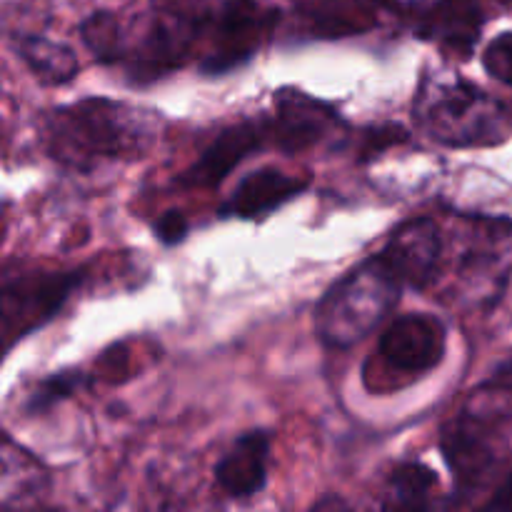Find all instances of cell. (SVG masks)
I'll return each mask as SVG.
<instances>
[{"mask_svg": "<svg viewBox=\"0 0 512 512\" xmlns=\"http://www.w3.org/2000/svg\"><path fill=\"white\" fill-rule=\"evenodd\" d=\"M160 115L123 100L83 98L40 120V143L63 168L90 173L108 163H130L153 148Z\"/></svg>", "mask_w": 512, "mask_h": 512, "instance_id": "6da1fadb", "label": "cell"}, {"mask_svg": "<svg viewBox=\"0 0 512 512\" xmlns=\"http://www.w3.org/2000/svg\"><path fill=\"white\" fill-rule=\"evenodd\" d=\"M418 128L445 148H493L508 140L512 113L505 103L450 70H428L415 93Z\"/></svg>", "mask_w": 512, "mask_h": 512, "instance_id": "7a4b0ae2", "label": "cell"}, {"mask_svg": "<svg viewBox=\"0 0 512 512\" xmlns=\"http://www.w3.org/2000/svg\"><path fill=\"white\" fill-rule=\"evenodd\" d=\"M405 285L390 273L380 255L355 265L315 308V330L333 350L353 348L368 338L403 298Z\"/></svg>", "mask_w": 512, "mask_h": 512, "instance_id": "3957f363", "label": "cell"}, {"mask_svg": "<svg viewBox=\"0 0 512 512\" xmlns=\"http://www.w3.org/2000/svg\"><path fill=\"white\" fill-rule=\"evenodd\" d=\"M85 280V270H30V273L5 275L0 293L3 313V348H15L23 338L48 325L63 310L70 295Z\"/></svg>", "mask_w": 512, "mask_h": 512, "instance_id": "277c9868", "label": "cell"}, {"mask_svg": "<svg viewBox=\"0 0 512 512\" xmlns=\"http://www.w3.org/2000/svg\"><path fill=\"white\" fill-rule=\"evenodd\" d=\"M498 440V413L465 408L443 428L440 448H443L445 463L453 470L455 505L473 498L493 478L500 463Z\"/></svg>", "mask_w": 512, "mask_h": 512, "instance_id": "5b68a950", "label": "cell"}, {"mask_svg": "<svg viewBox=\"0 0 512 512\" xmlns=\"http://www.w3.org/2000/svg\"><path fill=\"white\" fill-rule=\"evenodd\" d=\"M468 220L458 278L480 305H495L512 275V220L490 215H470Z\"/></svg>", "mask_w": 512, "mask_h": 512, "instance_id": "8992f818", "label": "cell"}, {"mask_svg": "<svg viewBox=\"0 0 512 512\" xmlns=\"http://www.w3.org/2000/svg\"><path fill=\"white\" fill-rule=\"evenodd\" d=\"M275 18V10L263 8L258 0H220L198 68L205 75H225L245 65L273 30Z\"/></svg>", "mask_w": 512, "mask_h": 512, "instance_id": "52a82bcc", "label": "cell"}, {"mask_svg": "<svg viewBox=\"0 0 512 512\" xmlns=\"http://www.w3.org/2000/svg\"><path fill=\"white\" fill-rule=\"evenodd\" d=\"M275 115L268 118L270 148L295 155L303 150L318 148L330 135L345 130L338 110L325 100L313 98L298 88H280L273 95Z\"/></svg>", "mask_w": 512, "mask_h": 512, "instance_id": "ba28073f", "label": "cell"}, {"mask_svg": "<svg viewBox=\"0 0 512 512\" xmlns=\"http://www.w3.org/2000/svg\"><path fill=\"white\" fill-rule=\"evenodd\" d=\"M445 325L438 315L408 313L400 315L380 338L375 358L385 368L403 375H423L438 368L445 355Z\"/></svg>", "mask_w": 512, "mask_h": 512, "instance_id": "9c48e42d", "label": "cell"}, {"mask_svg": "<svg viewBox=\"0 0 512 512\" xmlns=\"http://www.w3.org/2000/svg\"><path fill=\"white\" fill-rule=\"evenodd\" d=\"M378 255L405 288H430L438 280L443 260L438 223L433 218H413L398 225Z\"/></svg>", "mask_w": 512, "mask_h": 512, "instance_id": "30bf717a", "label": "cell"}, {"mask_svg": "<svg viewBox=\"0 0 512 512\" xmlns=\"http://www.w3.org/2000/svg\"><path fill=\"white\" fill-rule=\"evenodd\" d=\"M270 145L268 118L243 120L220 130L208 148L198 155L185 173H180L178 185L185 190H215L245 158Z\"/></svg>", "mask_w": 512, "mask_h": 512, "instance_id": "8fae6325", "label": "cell"}, {"mask_svg": "<svg viewBox=\"0 0 512 512\" xmlns=\"http://www.w3.org/2000/svg\"><path fill=\"white\" fill-rule=\"evenodd\" d=\"M310 175H293L278 168L253 170L235 185L233 195L220 205V218L260 220L268 218L290 200L300 198L310 188Z\"/></svg>", "mask_w": 512, "mask_h": 512, "instance_id": "7c38bea8", "label": "cell"}, {"mask_svg": "<svg viewBox=\"0 0 512 512\" xmlns=\"http://www.w3.org/2000/svg\"><path fill=\"white\" fill-rule=\"evenodd\" d=\"M483 25L485 13L480 0H435L420 18L418 38L440 45L460 60H470Z\"/></svg>", "mask_w": 512, "mask_h": 512, "instance_id": "4fadbf2b", "label": "cell"}, {"mask_svg": "<svg viewBox=\"0 0 512 512\" xmlns=\"http://www.w3.org/2000/svg\"><path fill=\"white\" fill-rule=\"evenodd\" d=\"M273 435L268 430H250L215 465V483L228 498L248 500L268 483V460Z\"/></svg>", "mask_w": 512, "mask_h": 512, "instance_id": "5bb4252c", "label": "cell"}, {"mask_svg": "<svg viewBox=\"0 0 512 512\" xmlns=\"http://www.w3.org/2000/svg\"><path fill=\"white\" fill-rule=\"evenodd\" d=\"M383 0H318L305 13V30L310 38H348L375 28Z\"/></svg>", "mask_w": 512, "mask_h": 512, "instance_id": "9a60e30c", "label": "cell"}, {"mask_svg": "<svg viewBox=\"0 0 512 512\" xmlns=\"http://www.w3.org/2000/svg\"><path fill=\"white\" fill-rule=\"evenodd\" d=\"M15 55L43 85H65L78 75V55L70 45L55 43L43 35L18 33L13 38Z\"/></svg>", "mask_w": 512, "mask_h": 512, "instance_id": "2e32d148", "label": "cell"}, {"mask_svg": "<svg viewBox=\"0 0 512 512\" xmlns=\"http://www.w3.org/2000/svg\"><path fill=\"white\" fill-rule=\"evenodd\" d=\"M438 473L428 465L403 463L393 470L388 478V493H385V508L420 510L428 508L435 488H438Z\"/></svg>", "mask_w": 512, "mask_h": 512, "instance_id": "e0dca14e", "label": "cell"}, {"mask_svg": "<svg viewBox=\"0 0 512 512\" xmlns=\"http://www.w3.org/2000/svg\"><path fill=\"white\" fill-rule=\"evenodd\" d=\"M80 40L98 63L115 65L125 58L123 25L110 10H95L80 23Z\"/></svg>", "mask_w": 512, "mask_h": 512, "instance_id": "ac0fdd59", "label": "cell"}, {"mask_svg": "<svg viewBox=\"0 0 512 512\" xmlns=\"http://www.w3.org/2000/svg\"><path fill=\"white\" fill-rule=\"evenodd\" d=\"M93 383L90 373L78 368L70 370H60V373L48 375V378L40 380L33 390H30L28 400L23 403V413L25 415H45L50 413L53 408H58L60 403L70 400L73 395H78L80 390H85L88 385Z\"/></svg>", "mask_w": 512, "mask_h": 512, "instance_id": "d6986e66", "label": "cell"}, {"mask_svg": "<svg viewBox=\"0 0 512 512\" xmlns=\"http://www.w3.org/2000/svg\"><path fill=\"white\" fill-rule=\"evenodd\" d=\"M408 140V130L398 123H383V125H370L363 130V143H360V163H370L378 158L383 150L390 145H400Z\"/></svg>", "mask_w": 512, "mask_h": 512, "instance_id": "ffe728a7", "label": "cell"}, {"mask_svg": "<svg viewBox=\"0 0 512 512\" xmlns=\"http://www.w3.org/2000/svg\"><path fill=\"white\" fill-rule=\"evenodd\" d=\"M483 68L488 70L490 78L512 85V30L490 40L483 53Z\"/></svg>", "mask_w": 512, "mask_h": 512, "instance_id": "44dd1931", "label": "cell"}, {"mask_svg": "<svg viewBox=\"0 0 512 512\" xmlns=\"http://www.w3.org/2000/svg\"><path fill=\"white\" fill-rule=\"evenodd\" d=\"M188 230L190 223L188 218H185L183 210H165V213L153 223L155 238L163 245H168V248L183 243V240L188 238Z\"/></svg>", "mask_w": 512, "mask_h": 512, "instance_id": "7402d4cb", "label": "cell"}, {"mask_svg": "<svg viewBox=\"0 0 512 512\" xmlns=\"http://www.w3.org/2000/svg\"><path fill=\"white\" fill-rule=\"evenodd\" d=\"M485 510H512V470H508L503 483L495 488L493 498L485 503Z\"/></svg>", "mask_w": 512, "mask_h": 512, "instance_id": "603a6c76", "label": "cell"}]
</instances>
